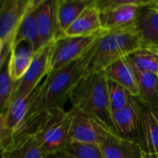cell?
Returning a JSON list of instances; mask_svg holds the SVG:
<instances>
[{"mask_svg": "<svg viewBox=\"0 0 158 158\" xmlns=\"http://www.w3.org/2000/svg\"><path fill=\"white\" fill-rule=\"evenodd\" d=\"M70 110L55 109L39 118L27 131L32 134L45 157L65 151L70 143ZM25 134V135H26Z\"/></svg>", "mask_w": 158, "mask_h": 158, "instance_id": "277c9868", "label": "cell"}, {"mask_svg": "<svg viewBox=\"0 0 158 158\" xmlns=\"http://www.w3.org/2000/svg\"><path fill=\"white\" fill-rule=\"evenodd\" d=\"M143 47L136 21L122 28L105 30L94 45L87 73L105 71L112 64L130 56Z\"/></svg>", "mask_w": 158, "mask_h": 158, "instance_id": "3957f363", "label": "cell"}, {"mask_svg": "<svg viewBox=\"0 0 158 158\" xmlns=\"http://www.w3.org/2000/svg\"><path fill=\"white\" fill-rule=\"evenodd\" d=\"M35 53L27 43L16 45L8 58L9 73L12 80L17 82L26 74L33 60Z\"/></svg>", "mask_w": 158, "mask_h": 158, "instance_id": "d6986e66", "label": "cell"}, {"mask_svg": "<svg viewBox=\"0 0 158 158\" xmlns=\"http://www.w3.org/2000/svg\"><path fill=\"white\" fill-rule=\"evenodd\" d=\"M53 44H54L44 46L37 53H35L31 67L29 68L26 74L20 81L15 82L14 93L10 103L16 98L32 93L41 84L42 80L49 74Z\"/></svg>", "mask_w": 158, "mask_h": 158, "instance_id": "9c48e42d", "label": "cell"}, {"mask_svg": "<svg viewBox=\"0 0 158 158\" xmlns=\"http://www.w3.org/2000/svg\"><path fill=\"white\" fill-rule=\"evenodd\" d=\"M71 125L69 131L70 143H92L101 145L108 131L103 125L82 110L72 106Z\"/></svg>", "mask_w": 158, "mask_h": 158, "instance_id": "ba28073f", "label": "cell"}, {"mask_svg": "<svg viewBox=\"0 0 158 158\" xmlns=\"http://www.w3.org/2000/svg\"><path fill=\"white\" fill-rule=\"evenodd\" d=\"M143 104V103H142ZM145 154H158V108L143 104L139 141Z\"/></svg>", "mask_w": 158, "mask_h": 158, "instance_id": "7c38bea8", "label": "cell"}, {"mask_svg": "<svg viewBox=\"0 0 158 158\" xmlns=\"http://www.w3.org/2000/svg\"><path fill=\"white\" fill-rule=\"evenodd\" d=\"M143 112L142 102L131 96L129 104L121 110L113 113V120L119 136L138 142Z\"/></svg>", "mask_w": 158, "mask_h": 158, "instance_id": "30bf717a", "label": "cell"}, {"mask_svg": "<svg viewBox=\"0 0 158 158\" xmlns=\"http://www.w3.org/2000/svg\"><path fill=\"white\" fill-rule=\"evenodd\" d=\"M156 107H157V108H158V106H156Z\"/></svg>", "mask_w": 158, "mask_h": 158, "instance_id": "f1b7e54d", "label": "cell"}, {"mask_svg": "<svg viewBox=\"0 0 158 158\" xmlns=\"http://www.w3.org/2000/svg\"><path fill=\"white\" fill-rule=\"evenodd\" d=\"M42 47L54 44L58 38L56 0H43L35 10Z\"/></svg>", "mask_w": 158, "mask_h": 158, "instance_id": "8fae6325", "label": "cell"}, {"mask_svg": "<svg viewBox=\"0 0 158 158\" xmlns=\"http://www.w3.org/2000/svg\"><path fill=\"white\" fill-rule=\"evenodd\" d=\"M106 31L128 26L136 21L142 7L150 6L153 0H95Z\"/></svg>", "mask_w": 158, "mask_h": 158, "instance_id": "8992f818", "label": "cell"}, {"mask_svg": "<svg viewBox=\"0 0 158 158\" xmlns=\"http://www.w3.org/2000/svg\"><path fill=\"white\" fill-rule=\"evenodd\" d=\"M108 94L112 113L124 108L130 102L131 94L120 84L108 79Z\"/></svg>", "mask_w": 158, "mask_h": 158, "instance_id": "cb8c5ba5", "label": "cell"}, {"mask_svg": "<svg viewBox=\"0 0 158 158\" xmlns=\"http://www.w3.org/2000/svg\"><path fill=\"white\" fill-rule=\"evenodd\" d=\"M104 31L101 13L97 6L96 1L93 3L79 16V18L72 23V25L65 32L67 37L87 36L98 33Z\"/></svg>", "mask_w": 158, "mask_h": 158, "instance_id": "5bb4252c", "label": "cell"}, {"mask_svg": "<svg viewBox=\"0 0 158 158\" xmlns=\"http://www.w3.org/2000/svg\"><path fill=\"white\" fill-rule=\"evenodd\" d=\"M105 71L109 80L123 86L132 96L139 97L140 90L138 82L128 57L112 64Z\"/></svg>", "mask_w": 158, "mask_h": 158, "instance_id": "ac0fdd59", "label": "cell"}, {"mask_svg": "<svg viewBox=\"0 0 158 158\" xmlns=\"http://www.w3.org/2000/svg\"><path fill=\"white\" fill-rule=\"evenodd\" d=\"M65 152L74 158H106L101 146L98 144L70 143Z\"/></svg>", "mask_w": 158, "mask_h": 158, "instance_id": "d4e9b609", "label": "cell"}, {"mask_svg": "<svg viewBox=\"0 0 158 158\" xmlns=\"http://www.w3.org/2000/svg\"><path fill=\"white\" fill-rule=\"evenodd\" d=\"M143 45L158 50V11L151 7H142L136 19Z\"/></svg>", "mask_w": 158, "mask_h": 158, "instance_id": "e0dca14e", "label": "cell"}, {"mask_svg": "<svg viewBox=\"0 0 158 158\" xmlns=\"http://www.w3.org/2000/svg\"><path fill=\"white\" fill-rule=\"evenodd\" d=\"M103 31L87 36H65L57 39L54 43L51 52L49 73L56 71L83 56L94 46Z\"/></svg>", "mask_w": 158, "mask_h": 158, "instance_id": "52a82bcc", "label": "cell"}, {"mask_svg": "<svg viewBox=\"0 0 158 158\" xmlns=\"http://www.w3.org/2000/svg\"><path fill=\"white\" fill-rule=\"evenodd\" d=\"M46 158H74V157H73V156H71L70 155H69L67 152L62 151V152H59V153H56V154L51 155V156H47Z\"/></svg>", "mask_w": 158, "mask_h": 158, "instance_id": "484cf974", "label": "cell"}, {"mask_svg": "<svg viewBox=\"0 0 158 158\" xmlns=\"http://www.w3.org/2000/svg\"><path fill=\"white\" fill-rule=\"evenodd\" d=\"M106 158H142L144 152L140 143L108 132L100 145Z\"/></svg>", "mask_w": 158, "mask_h": 158, "instance_id": "4fadbf2b", "label": "cell"}, {"mask_svg": "<svg viewBox=\"0 0 158 158\" xmlns=\"http://www.w3.org/2000/svg\"><path fill=\"white\" fill-rule=\"evenodd\" d=\"M69 100L72 106L91 116L108 131L118 134L113 120L106 71L85 74L73 89Z\"/></svg>", "mask_w": 158, "mask_h": 158, "instance_id": "7a4b0ae2", "label": "cell"}, {"mask_svg": "<svg viewBox=\"0 0 158 158\" xmlns=\"http://www.w3.org/2000/svg\"><path fill=\"white\" fill-rule=\"evenodd\" d=\"M130 63L132 67L140 90L138 99L145 106H158V75L141 71L137 69L131 61Z\"/></svg>", "mask_w": 158, "mask_h": 158, "instance_id": "ffe728a7", "label": "cell"}, {"mask_svg": "<svg viewBox=\"0 0 158 158\" xmlns=\"http://www.w3.org/2000/svg\"><path fill=\"white\" fill-rule=\"evenodd\" d=\"M128 58L137 69L158 75V50L143 47Z\"/></svg>", "mask_w": 158, "mask_h": 158, "instance_id": "7402d4cb", "label": "cell"}, {"mask_svg": "<svg viewBox=\"0 0 158 158\" xmlns=\"http://www.w3.org/2000/svg\"><path fill=\"white\" fill-rule=\"evenodd\" d=\"M149 7H151V8H153V9H155V10H157L158 11V0L157 1H152V3H151V5L150 6H148Z\"/></svg>", "mask_w": 158, "mask_h": 158, "instance_id": "4316f807", "label": "cell"}, {"mask_svg": "<svg viewBox=\"0 0 158 158\" xmlns=\"http://www.w3.org/2000/svg\"><path fill=\"white\" fill-rule=\"evenodd\" d=\"M34 0H2L0 6V68L9 58L19 29Z\"/></svg>", "mask_w": 158, "mask_h": 158, "instance_id": "5b68a950", "label": "cell"}, {"mask_svg": "<svg viewBox=\"0 0 158 158\" xmlns=\"http://www.w3.org/2000/svg\"><path fill=\"white\" fill-rule=\"evenodd\" d=\"M142 158H158V154H154V155H149V154H143Z\"/></svg>", "mask_w": 158, "mask_h": 158, "instance_id": "83f0119b", "label": "cell"}, {"mask_svg": "<svg viewBox=\"0 0 158 158\" xmlns=\"http://www.w3.org/2000/svg\"><path fill=\"white\" fill-rule=\"evenodd\" d=\"M93 49L94 46L81 58L56 71L49 73L45 77L44 81L39 85L36 96L28 111L21 136L25 135L30 126L42 116L55 109L64 108L67 100L70 99L73 89L87 73Z\"/></svg>", "mask_w": 158, "mask_h": 158, "instance_id": "6da1fadb", "label": "cell"}, {"mask_svg": "<svg viewBox=\"0 0 158 158\" xmlns=\"http://www.w3.org/2000/svg\"><path fill=\"white\" fill-rule=\"evenodd\" d=\"M0 69V111L4 113L10 104L14 93L15 81L12 80L9 73L8 59Z\"/></svg>", "mask_w": 158, "mask_h": 158, "instance_id": "603a6c76", "label": "cell"}, {"mask_svg": "<svg viewBox=\"0 0 158 158\" xmlns=\"http://www.w3.org/2000/svg\"><path fill=\"white\" fill-rule=\"evenodd\" d=\"M42 1L43 0H34L32 7L25 16L19 29L13 48L20 43H27L32 48L34 53H37L39 50L43 48L35 17V10L40 6Z\"/></svg>", "mask_w": 158, "mask_h": 158, "instance_id": "2e32d148", "label": "cell"}, {"mask_svg": "<svg viewBox=\"0 0 158 158\" xmlns=\"http://www.w3.org/2000/svg\"><path fill=\"white\" fill-rule=\"evenodd\" d=\"M94 0H56V19L58 38L65 37V32Z\"/></svg>", "mask_w": 158, "mask_h": 158, "instance_id": "9a60e30c", "label": "cell"}, {"mask_svg": "<svg viewBox=\"0 0 158 158\" xmlns=\"http://www.w3.org/2000/svg\"><path fill=\"white\" fill-rule=\"evenodd\" d=\"M2 158H46L32 134H26L16 141L15 145Z\"/></svg>", "mask_w": 158, "mask_h": 158, "instance_id": "44dd1931", "label": "cell"}]
</instances>
